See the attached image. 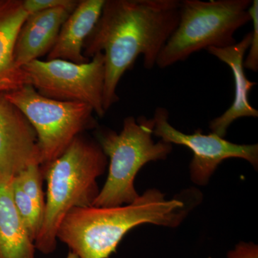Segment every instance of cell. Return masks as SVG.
I'll return each mask as SVG.
<instances>
[{"label": "cell", "instance_id": "cell-1", "mask_svg": "<svg viewBox=\"0 0 258 258\" xmlns=\"http://www.w3.org/2000/svg\"><path fill=\"white\" fill-rule=\"evenodd\" d=\"M179 0H106L101 16L83 45L85 57L104 55L103 108L119 101L120 80L139 55L152 70L179 23Z\"/></svg>", "mask_w": 258, "mask_h": 258}, {"label": "cell", "instance_id": "cell-2", "mask_svg": "<svg viewBox=\"0 0 258 258\" xmlns=\"http://www.w3.org/2000/svg\"><path fill=\"white\" fill-rule=\"evenodd\" d=\"M198 190H186L166 200L157 189H148L129 205L73 209L61 222L57 239L79 258H108L125 234L142 225L176 227L201 201Z\"/></svg>", "mask_w": 258, "mask_h": 258}, {"label": "cell", "instance_id": "cell-3", "mask_svg": "<svg viewBox=\"0 0 258 258\" xmlns=\"http://www.w3.org/2000/svg\"><path fill=\"white\" fill-rule=\"evenodd\" d=\"M108 159L97 141L78 136L63 153L44 166L47 199L35 249L54 252L61 222L73 209L92 206L99 189L97 179L106 170Z\"/></svg>", "mask_w": 258, "mask_h": 258}, {"label": "cell", "instance_id": "cell-4", "mask_svg": "<svg viewBox=\"0 0 258 258\" xmlns=\"http://www.w3.org/2000/svg\"><path fill=\"white\" fill-rule=\"evenodd\" d=\"M154 120L145 116H128L119 134L98 129L97 142L110 164L108 178L92 206L111 208L134 203L140 195L134 181L137 173L150 161L164 160L172 152V144L153 140Z\"/></svg>", "mask_w": 258, "mask_h": 258}, {"label": "cell", "instance_id": "cell-5", "mask_svg": "<svg viewBox=\"0 0 258 258\" xmlns=\"http://www.w3.org/2000/svg\"><path fill=\"white\" fill-rule=\"evenodd\" d=\"M251 0H183L177 26L168 39L157 64L164 69L210 47L235 44L234 35L251 21Z\"/></svg>", "mask_w": 258, "mask_h": 258}, {"label": "cell", "instance_id": "cell-6", "mask_svg": "<svg viewBox=\"0 0 258 258\" xmlns=\"http://www.w3.org/2000/svg\"><path fill=\"white\" fill-rule=\"evenodd\" d=\"M4 95L35 129L41 166L60 157L85 130L97 126L91 106L46 98L37 93L31 85H25Z\"/></svg>", "mask_w": 258, "mask_h": 258}, {"label": "cell", "instance_id": "cell-7", "mask_svg": "<svg viewBox=\"0 0 258 258\" xmlns=\"http://www.w3.org/2000/svg\"><path fill=\"white\" fill-rule=\"evenodd\" d=\"M29 84L42 96L57 101L78 102L93 108L100 118L103 108L105 66L103 52L89 62L76 64L55 59L35 60L22 67Z\"/></svg>", "mask_w": 258, "mask_h": 258}, {"label": "cell", "instance_id": "cell-8", "mask_svg": "<svg viewBox=\"0 0 258 258\" xmlns=\"http://www.w3.org/2000/svg\"><path fill=\"white\" fill-rule=\"evenodd\" d=\"M169 113L163 107L154 112V135L169 144L189 148L194 156L190 164V175L194 183L208 184L219 164L225 159L240 158L248 161L254 169L258 166V145L232 143L215 134H203L197 129L192 134L182 133L173 127L169 121Z\"/></svg>", "mask_w": 258, "mask_h": 258}, {"label": "cell", "instance_id": "cell-9", "mask_svg": "<svg viewBox=\"0 0 258 258\" xmlns=\"http://www.w3.org/2000/svg\"><path fill=\"white\" fill-rule=\"evenodd\" d=\"M34 164L42 165L36 132L23 113L0 95V176L12 179Z\"/></svg>", "mask_w": 258, "mask_h": 258}, {"label": "cell", "instance_id": "cell-10", "mask_svg": "<svg viewBox=\"0 0 258 258\" xmlns=\"http://www.w3.org/2000/svg\"><path fill=\"white\" fill-rule=\"evenodd\" d=\"M252 39V32L246 34L239 42L231 46L217 48L210 47L208 52L229 66L233 75L235 96L232 105L220 116L210 123L212 133L224 138L230 125L238 118L244 117L257 118L258 111L251 106L249 93L257 83L249 81L244 72V57L248 50Z\"/></svg>", "mask_w": 258, "mask_h": 258}, {"label": "cell", "instance_id": "cell-11", "mask_svg": "<svg viewBox=\"0 0 258 258\" xmlns=\"http://www.w3.org/2000/svg\"><path fill=\"white\" fill-rule=\"evenodd\" d=\"M72 12L66 8L43 10L28 15L20 28L14 47L17 67L38 60L55 45L61 27Z\"/></svg>", "mask_w": 258, "mask_h": 258}, {"label": "cell", "instance_id": "cell-12", "mask_svg": "<svg viewBox=\"0 0 258 258\" xmlns=\"http://www.w3.org/2000/svg\"><path fill=\"white\" fill-rule=\"evenodd\" d=\"M106 0H83L61 27L47 60H67L76 64L89 62L83 55V45L101 16Z\"/></svg>", "mask_w": 258, "mask_h": 258}, {"label": "cell", "instance_id": "cell-13", "mask_svg": "<svg viewBox=\"0 0 258 258\" xmlns=\"http://www.w3.org/2000/svg\"><path fill=\"white\" fill-rule=\"evenodd\" d=\"M28 16L23 0H0V95L30 85L13 55L18 32Z\"/></svg>", "mask_w": 258, "mask_h": 258}, {"label": "cell", "instance_id": "cell-14", "mask_svg": "<svg viewBox=\"0 0 258 258\" xmlns=\"http://www.w3.org/2000/svg\"><path fill=\"white\" fill-rule=\"evenodd\" d=\"M12 179L0 176V258H35V247L13 200Z\"/></svg>", "mask_w": 258, "mask_h": 258}, {"label": "cell", "instance_id": "cell-15", "mask_svg": "<svg viewBox=\"0 0 258 258\" xmlns=\"http://www.w3.org/2000/svg\"><path fill=\"white\" fill-rule=\"evenodd\" d=\"M13 200L15 208L28 231L32 240L35 242L43 221L44 210L39 208L16 183L12 181Z\"/></svg>", "mask_w": 258, "mask_h": 258}, {"label": "cell", "instance_id": "cell-16", "mask_svg": "<svg viewBox=\"0 0 258 258\" xmlns=\"http://www.w3.org/2000/svg\"><path fill=\"white\" fill-rule=\"evenodd\" d=\"M43 171L41 165L29 166L18 175L13 177V181L22 190L30 197L37 206L45 212V202L42 191V176ZM45 213V212H44Z\"/></svg>", "mask_w": 258, "mask_h": 258}, {"label": "cell", "instance_id": "cell-17", "mask_svg": "<svg viewBox=\"0 0 258 258\" xmlns=\"http://www.w3.org/2000/svg\"><path fill=\"white\" fill-rule=\"evenodd\" d=\"M251 21L253 24L252 39L249 47V53L244 60V69L250 70L252 72L258 71V1L253 0L248 9Z\"/></svg>", "mask_w": 258, "mask_h": 258}, {"label": "cell", "instance_id": "cell-18", "mask_svg": "<svg viewBox=\"0 0 258 258\" xmlns=\"http://www.w3.org/2000/svg\"><path fill=\"white\" fill-rule=\"evenodd\" d=\"M79 3V1L76 0H23L24 10L28 15L60 8L73 12Z\"/></svg>", "mask_w": 258, "mask_h": 258}, {"label": "cell", "instance_id": "cell-19", "mask_svg": "<svg viewBox=\"0 0 258 258\" xmlns=\"http://www.w3.org/2000/svg\"><path fill=\"white\" fill-rule=\"evenodd\" d=\"M228 258H258L257 245L253 243L240 242L235 249L227 254Z\"/></svg>", "mask_w": 258, "mask_h": 258}, {"label": "cell", "instance_id": "cell-20", "mask_svg": "<svg viewBox=\"0 0 258 258\" xmlns=\"http://www.w3.org/2000/svg\"><path fill=\"white\" fill-rule=\"evenodd\" d=\"M66 258H79V256L76 255V254L74 253L73 252H71L70 251V252L69 254H68L67 257Z\"/></svg>", "mask_w": 258, "mask_h": 258}]
</instances>
